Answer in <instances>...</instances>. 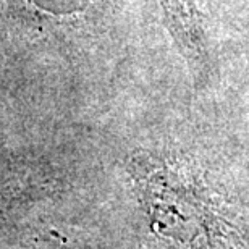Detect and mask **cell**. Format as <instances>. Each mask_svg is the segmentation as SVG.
<instances>
[{"mask_svg":"<svg viewBox=\"0 0 249 249\" xmlns=\"http://www.w3.org/2000/svg\"><path fill=\"white\" fill-rule=\"evenodd\" d=\"M160 3L173 41L193 71L202 74L207 70V52L197 7L193 0H160Z\"/></svg>","mask_w":249,"mask_h":249,"instance_id":"cell-1","label":"cell"}]
</instances>
